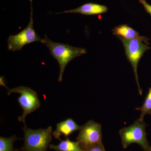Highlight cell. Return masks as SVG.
Instances as JSON below:
<instances>
[{
    "label": "cell",
    "mask_w": 151,
    "mask_h": 151,
    "mask_svg": "<svg viewBox=\"0 0 151 151\" xmlns=\"http://www.w3.org/2000/svg\"><path fill=\"white\" fill-rule=\"evenodd\" d=\"M42 43L48 47L50 54L58 63L60 67L59 82L62 81L63 75L67 64L77 57L86 53V49L54 42L49 39L46 35H45Z\"/></svg>",
    "instance_id": "cell-1"
},
{
    "label": "cell",
    "mask_w": 151,
    "mask_h": 151,
    "mask_svg": "<svg viewBox=\"0 0 151 151\" xmlns=\"http://www.w3.org/2000/svg\"><path fill=\"white\" fill-rule=\"evenodd\" d=\"M148 125L137 119L132 125L119 131L123 148L127 149L132 143L138 144L144 151H151V146L147 140L146 128Z\"/></svg>",
    "instance_id": "cell-2"
},
{
    "label": "cell",
    "mask_w": 151,
    "mask_h": 151,
    "mask_svg": "<svg viewBox=\"0 0 151 151\" xmlns=\"http://www.w3.org/2000/svg\"><path fill=\"white\" fill-rule=\"evenodd\" d=\"M24 134V142L22 151H46L52 140V129L49 127L45 129L32 130L26 126L22 128Z\"/></svg>",
    "instance_id": "cell-3"
},
{
    "label": "cell",
    "mask_w": 151,
    "mask_h": 151,
    "mask_svg": "<svg viewBox=\"0 0 151 151\" xmlns=\"http://www.w3.org/2000/svg\"><path fill=\"white\" fill-rule=\"evenodd\" d=\"M1 85L4 86L7 89L8 94L12 93H18L20 94V96L18 98V102L22 108L23 111L21 116L18 117L19 122H22L24 126L25 125V118L28 115L36 111L40 108L41 105L37 94L35 91L29 87L20 86L16 88L10 89L9 88L4 82L3 78H1Z\"/></svg>",
    "instance_id": "cell-4"
},
{
    "label": "cell",
    "mask_w": 151,
    "mask_h": 151,
    "mask_svg": "<svg viewBox=\"0 0 151 151\" xmlns=\"http://www.w3.org/2000/svg\"><path fill=\"white\" fill-rule=\"evenodd\" d=\"M116 37L119 38L123 43L127 59L131 63L134 70L139 94L142 95V90L140 86L138 79V65L145 52L150 50V47L149 46V45L139 40L127 39L120 36H116Z\"/></svg>",
    "instance_id": "cell-5"
},
{
    "label": "cell",
    "mask_w": 151,
    "mask_h": 151,
    "mask_svg": "<svg viewBox=\"0 0 151 151\" xmlns=\"http://www.w3.org/2000/svg\"><path fill=\"white\" fill-rule=\"evenodd\" d=\"M31 2V13L29 23L24 29L15 35L10 36L8 39V49L12 51H19L26 45L36 42L42 43L43 39L37 34L33 27L32 0Z\"/></svg>",
    "instance_id": "cell-6"
},
{
    "label": "cell",
    "mask_w": 151,
    "mask_h": 151,
    "mask_svg": "<svg viewBox=\"0 0 151 151\" xmlns=\"http://www.w3.org/2000/svg\"><path fill=\"white\" fill-rule=\"evenodd\" d=\"M76 138L80 147L83 151L102 143V126L90 120L81 126Z\"/></svg>",
    "instance_id": "cell-7"
},
{
    "label": "cell",
    "mask_w": 151,
    "mask_h": 151,
    "mask_svg": "<svg viewBox=\"0 0 151 151\" xmlns=\"http://www.w3.org/2000/svg\"><path fill=\"white\" fill-rule=\"evenodd\" d=\"M108 7L105 5L89 3L84 4L74 9L65 11L60 14H80L86 15H92L105 14L108 12Z\"/></svg>",
    "instance_id": "cell-8"
},
{
    "label": "cell",
    "mask_w": 151,
    "mask_h": 151,
    "mask_svg": "<svg viewBox=\"0 0 151 151\" xmlns=\"http://www.w3.org/2000/svg\"><path fill=\"white\" fill-rule=\"evenodd\" d=\"M113 35L120 36L129 40L137 39L142 40L147 44H150V39L140 35L137 31L130 27L127 24L119 25L112 30Z\"/></svg>",
    "instance_id": "cell-9"
},
{
    "label": "cell",
    "mask_w": 151,
    "mask_h": 151,
    "mask_svg": "<svg viewBox=\"0 0 151 151\" xmlns=\"http://www.w3.org/2000/svg\"><path fill=\"white\" fill-rule=\"evenodd\" d=\"M56 126V130L52 133V135L55 138L59 140H61V135L66 137L75 131L80 130L81 128V126H78L71 118L57 124Z\"/></svg>",
    "instance_id": "cell-10"
},
{
    "label": "cell",
    "mask_w": 151,
    "mask_h": 151,
    "mask_svg": "<svg viewBox=\"0 0 151 151\" xmlns=\"http://www.w3.org/2000/svg\"><path fill=\"white\" fill-rule=\"evenodd\" d=\"M49 147L50 149L56 151H84L80 147L77 141L73 142L70 141L68 138L60 141L57 145L50 144Z\"/></svg>",
    "instance_id": "cell-11"
},
{
    "label": "cell",
    "mask_w": 151,
    "mask_h": 151,
    "mask_svg": "<svg viewBox=\"0 0 151 151\" xmlns=\"http://www.w3.org/2000/svg\"><path fill=\"white\" fill-rule=\"evenodd\" d=\"M136 110L141 111L139 120L142 122L144 121V117L146 115H151V87L149 88L148 92L142 107L136 108Z\"/></svg>",
    "instance_id": "cell-12"
},
{
    "label": "cell",
    "mask_w": 151,
    "mask_h": 151,
    "mask_svg": "<svg viewBox=\"0 0 151 151\" xmlns=\"http://www.w3.org/2000/svg\"><path fill=\"white\" fill-rule=\"evenodd\" d=\"M19 139L15 135L9 138L0 137V151H18L14 148V143Z\"/></svg>",
    "instance_id": "cell-13"
},
{
    "label": "cell",
    "mask_w": 151,
    "mask_h": 151,
    "mask_svg": "<svg viewBox=\"0 0 151 151\" xmlns=\"http://www.w3.org/2000/svg\"><path fill=\"white\" fill-rule=\"evenodd\" d=\"M84 151H106L105 150V148L103 146V143L98 144L87 149Z\"/></svg>",
    "instance_id": "cell-14"
},
{
    "label": "cell",
    "mask_w": 151,
    "mask_h": 151,
    "mask_svg": "<svg viewBox=\"0 0 151 151\" xmlns=\"http://www.w3.org/2000/svg\"><path fill=\"white\" fill-rule=\"evenodd\" d=\"M139 2L142 5L146 12L151 16V5L148 3L146 0H139Z\"/></svg>",
    "instance_id": "cell-15"
},
{
    "label": "cell",
    "mask_w": 151,
    "mask_h": 151,
    "mask_svg": "<svg viewBox=\"0 0 151 151\" xmlns=\"http://www.w3.org/2000/svg\"></svg>",
    "instance_id": "cell-16"
}]
</instances>
